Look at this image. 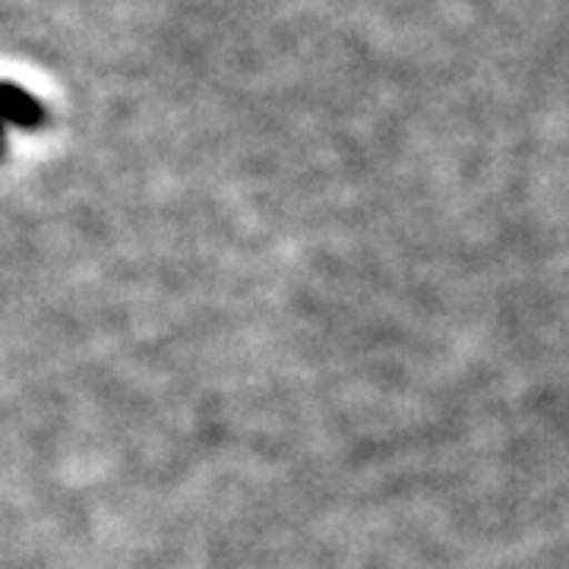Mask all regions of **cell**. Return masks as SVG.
<instances>
[{"instance_id": "obj_2", "label": "cell", "mask_w": 569, "mask_h": 569, "mask_svg": "<svg viewBox=\"0 0 569 569\" xmlns=\"http://www.w3.org/2000/svg\"><path fill=\"white\" fill-rule=\"evenodd\" d=\"M3 156H7V123L0 121V162H3Z\"/></svg>"}, {"instance_id": "obj_1", "label": "cell", "mask_w": 569, "mask_h": 569, "mask_svg": "<svg viewBox=\"0 0 569 569\" xmlns=\"http://www.w3.org/2000/svg\"><path fill=\"white\" fill-rule=\"evenodd\" d=\"M0 121L20 130H39L48 121L44 104L13 82H0Z\"/></svg>"}]
</instances>
